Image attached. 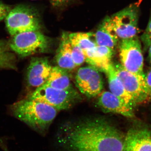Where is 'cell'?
<instances>
[{
	"label": "cell",
	"mask_w": 151,
	"mask_h": 151,
	"mask_svg": "<svg viewBox=\"0 0 151 151\" xmlns=\"http://www.w3.org/2000/svg\"><path fill=\"white\" fill-rule=\"evenodd\" d=\"M125 135L101 118L87 119L68 128L58 142L65 151H123Z\"/></svg>",
	"instance_id": "6da1fadb"
},
{
	"label": "cell",
	"mask_w": 151,
	"mask_h": 151,
	"mask_svg": "<svg viewBox=\"0 0 151 151\" xmlns=\"http://www.w3.org/2000/svg\"><path fill=\"white\" fill-rule=\"evenodd\" d=\"M11 111L16 118L42 134L47 131L59 111L50 105L29 98L14 103Z\"/></svg>",
	"instance_id": "7a4b0ae2"
},
{
	"label": "cell",
	"mask_w": 151,
	"mask_h": 151,
	"mask_svg": "<svg viewBox=\"0 0 151 151\" xmlns=\"http://www.w3.org/2000/svg\"><path fill=\"white\" fill-rule=\"evenodd\" d=\"M78 97V93L74 89H58L45 83L36 88L28 98L45 103L60 111L70 108Z\"/></svg>",
	"instance_id": "3957f363"
},
{
	"label": "cell",
	"mask_w": 151,
	"mask_h": 151,
	"mask_svg": "<svg viewBox=\"0 0 151 151\" xmlns=\"http://www.w3.org/2000/svg\"><path fill=\"white\" fill-rule=\"evenodd\" d=\"M6 26L11 35L38 31L39 21L33 11L26 6L19 5L11 10L6 17Z\"/></svg>",
	"instance_id": "277c9868"
},
{
	"label": "cell",
	"mask_w": 151,
	"mask_h": 151,
	"mask_svg": "<svg viewBox=\"0 0 151 151\" xmlns=\"http://www.w3.org/2000/svg\"><path fill=\"white\" fill-rule=\"evenodd\" d=\"M47 38L39 31L27 32L14 35L10 46L22 57L44 52L48 46Z\"/></svg>",
	"instance_id": "5b68a950"
},
{
	"label": "cell",
	"mask_w": 151,
	"mask_h": 151,
	"mask_svg": "<svg viewBox=\"0 0 151 151\" xmlns=\"http://www.w3.org/2000/svg\"><path fill=\"white\" fill-rule=\"evenodd\" d=\"M139 12L138 4H133L110 17L119 40L137 36L139 31Z\"/></svg>",
	"instance_id": "8992f818"
},
{
	"label": "cell",
	"mask_w": 151,
	"mask_h": 151,
	"mask_svg": "<svg viewBox=\"0 0 151 151\" xmlns=\"http://www.w3.org/2000/svg\"><path fill=\"white\" fill-rule=\"evenodd\" d=\"M119 54L121 64L125 69L136 74H145L142 46L137 36L120 41Z\"/></svg>",
	"instance_id": "52a82bcc"
},
{
	"label": "cell",
	"mask_w": 151,
	"mask_h": 151,
	"mask_svg": "<svg viewBox=\"0 0 151 151\" xmlns=\"http://www.w3.org/2000/svg\"><path fill=\"white\" fill-rule=\"evenodd\" d=\"M117 75L127 92L132 97L134 105L148 100L145 74H138L128 71L121 64H114Z\"/></svg>",
	"instance_id": "ba28073f"
},
{
	"label": "cell",
	"mask_w": 151,
	"mask_h": 151,
	"mask_svg": "<svg viewBox=\"0 0 151 151\" xmlns=\"http://www.w3.org/2000/svg\"><path fill=\"white\" fill-rule=\"evenodd\" d=\"M76 85L79 91L86 97L99 95L103 88L102 75L94 66H85L78 69L75 76Z\"/></svg>",
	"instance_id": "9c48e42d"
},
{
	"label": "cell",
	"mask_w": 151,
	"mask_h": 151,
	"mask_svg": "<svg viewBox=\"0 0 151 151\" xmlns=\"http://www.w3.org/2000/svg\"><path fill=\"white\" fill-rule=\"evenodd\" d=\"M123 151H151V129L143 127L131 128L125 135Z\"/></svg>",
	"instance_id": "30bf717a"
},
{
	"label": "cell",
	"mask_w": 151,
	"mask_h": 151,
	"mask_svg": "<svg viewBox=\"0 0 151 151\" xmlns=\"http://www.w3.org/2000/svg\"><path fill=\"white\" fill-rule=\"evenodd\" d=\"M52 68L46 58H33L31 60L27 73L28 85L36 89L46 83Z\"/></svg>",
	"instance_id": "8fae6325"
},
{
	"label": "cell",
	"mask_w": 151,
	"mask_h": 151,
	"mask_svg": "<svg viewBox=\"0 0 151 151\" xmlns=\"http://www.w3.org/2000/svg\"><path fill=\"white\" fill-rule=\"evenodd\" d=\"M99 95L97 104L105 113H116L127 118L134 117L133 107L112 92L103 91Z\"/></svg>",
	"instance_id": "7c38bea8"
},
{
	"label": "cell",
	"mask_w": 151,
	"mask_h": 151,
	"mask_svg": "<svg viewBox=\"0 0 151 151\" xmlns=\"http://www.w3.org/2000/svg\"><path fill=\"white\" fill-rule=\"evenodd\" d=\"M84 52L85 61L87 63L106 73L111 63L114 49L108 47L97 45Z\"/></svg>",
	"instance_id": "4fadbf2b"
},
{
	"label": "cell",
	"mask_w": 151,
	"mask_h": 151,
	"mask_svg": "<svg viewBox=\"0 0 151 151\" xmlns=\"http://www.w3.org/2000/svg\"><path fill=\"white\" fill-rule=\"evenodd\" d=\"M97 45L114 49L119 40L111 24L109 17L105 18L95 33Z\"/></svg>",
	"instance_id": "5bb4252c"
},
{
	"label": "cell",
	"mask_w": 151,
	"mask_h": 151,
	"mask_svg": "<svg viewBox=\"0 0 151 151\" xmlns=\"http://www.w3.org/2000/svg\"><path fill=\"white\" fill-rule=\"evenodd\" d=\"M56 61L58 67L66 70H72L76 67L72 59L68 33L63 34L56 54Z\"/></svg>",
	"instance_id": "9a60e30c"
},
{
	"label": "cell",
	"mask_w": 151,
	"mask_h": 151,
	"mask_svg": "<svg viewBox=\"0 0 151 151\" xmlns=\"http://www.w3.org/2000/svg\"><path fill=\"white\" fill-rule=\"evenodd\" d=\"M105 73L108 76L109 88L111 92L122 99L128 105L132 107L134 106L132 97L126 91L123 83L116 73L114 64L111 63Z\"/></svg>",
	"instance_id": "2e32d148"
},
{
	"label": "cell",
	"mask_w": 151,
	"mask_h": 151,
	"mask_svg": "<svg viewBox=\"0 0 151 151\" xmlns=\"http://www.w3.org/2000/svg\"><path fill=\"white\" fill-rule=\"evenodd\" d=\"M46 83L49 86L58 89H73L67 70L58 66L52 68L50 74Z\"/></svg>",
	"instance_id": "e0dca14e"
},
{
	"label": "cell",
	"mask_w": 151,
	"mask_h": 151,
	"mask_svg": "<svg viewBox=\"0 0 151 151\" xmlns=\"http://www.w3.org/2000/svg\"><path fill=\"white\" fill-rule=\"evenodd\" d=\"M68 38L70 43L77 45L83 52L97 46L94 33H71L68 34Z\"/></svg>",
	"instance_id": "ac0fdd59"
},
{
	"label": "cell",
	"mask_w": 151,
	"mask_h": 151,
	"mask_svg": "<svg viewBox=\"0 0 151 151\" xmlns=\"http://www.w3.org/2000/svg\"><path fill=\"white\" fill-rule=\"evenodd\" d=\"M15 67L13 57L7 52L4 46L0 44V68L14 69Z\"/></svg>",
	"instance_id": "d6986e66"
},
{
	"label": "cell",
	"mask_w": 151,
	"mask_h": 151,
	"mask_svg": "<svg viewBox=\"0 0 151 151\" xmlns=\"http://www.w3.org/2000/svg\"><path fill=\"white\" fill-rule=\"evenodd\" d=\"M71 55L74 64L76 66H80L85 61V56L84 52L76 45L70 43Z\"/></svg>",
	"instance_id": "ffe728a7"
},
{
	"label": "cell",
	"mask_w": 151,
	"mask_h": 151,
	"mask_svg": "<svg viewBox=\"0 0 151 151\" xmlns=\"http://www.w3.org/2000/svg\"><path fill=\"white\" fill-rule=\"evenodd\" d=\"M141 39L145 47L148 48L151 44V14L147 27L141 36Z\"/></svg>",
	"instance_id": "44dd1931"
},
{
	"label": "cell",
	"mask_w": 151,
	"mask_h": 151,
	"mask_svg": "<svg viewBox=\"0 0 151 151\" xmlns=\"http://www.w3.org/2000/svg\"><path fill=\"white\" fill-rule=\"evenodd\" d=\"M145 74L148 99L149 100H151V68L146 74Z\"/></svg>",
	"instance_id": "7402d4cb"
},
{
	"label": "cell",
	"mask_w": 151,
	"mask_h": 151,
	"mask_svg": "<svg viewBox=\"0 0 151 151\" xmlns=\"http://www.w3.org/2000/svg\"><path fill=\"white\" fill-rule=\"evenodd\" d=\"M10 11L9 7L0 3V21L6 18Z\"/></svg>",
	"instance_id": "603a6c76"
},
{
	"label": "cell",
	"mask_w": 151,
	"mask_h": 151,
	"mask_svg": "<svg viewBox=\"0 0 151 151\" xmlns=\"http://www.w3.org/2000/svg\"><path fill=\"white\" fill-rule=\"evenodd\" d=\"M68 0H51L54 6H59L66 2Z\"/></svg>",
	"instance_id": "cb8c5ba5"
},
{
	"label": "cell",
	"mask_w": 151,
	"mask_h": 151,
	"mask_svg": "<svg viewBox=\"0 0 151 151\" xmlns=\"http://www.w3.org/2000/svg\"><path fill=\"white\" fill-rule=\"evenodd\" d=\"M149 58L150 62L151 63V44L149 46Z\"/></svg>",
	"instance_id": "d4e9b609"
}]
</instances>
